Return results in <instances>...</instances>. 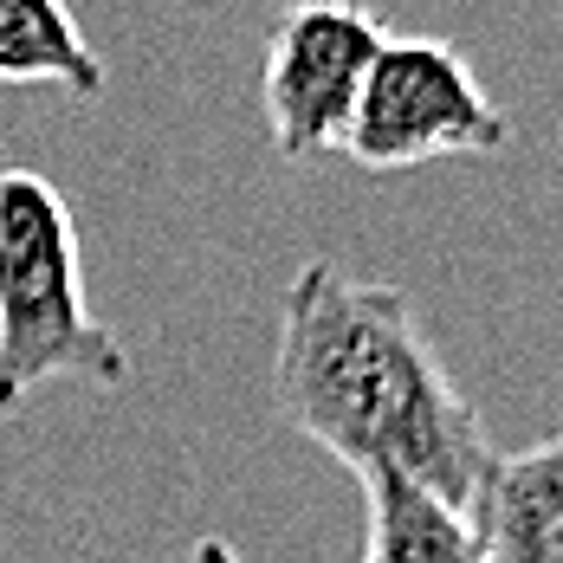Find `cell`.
I'll list each match as a JSON object with an SVG mask.
<instances>
[{
    "label": "cell",
    "mask_w": 563,
    "mask_h": 563,
    "mask_svg": "<svg viewBox=\"0 0 563 563\" xmlns=\"http://www.w3.org/2000/svg\"><path fill=\"white\" fill-rule=\"evenodd\" d=\"M273 408L356 479H408L460 518L493 466L486 415L460 395L415 305L331 260H305L285 285Z\"/></svg>",
    "instance_id": "cell-1"
},
{
    "label": "cell",
    "mask_w": 563,
    "mask_h": 563,
    "mask_svg": "<svg viewBox=\"0 0 563 563\" xmlns=\"http://www.w3.org/2000/svg\"><path fill=\"white\" fill-rule=\"evenodd\" d=\"M136 376L130 343L85 305L78 221L53 181L26 163L0 169V421L33 389L85 383L117 395Z\"/></svg>",
    "instance_id": "cell-2"
},
{
    "label": "cell",
    "mask_w": 563,
    "mask_h": 563,
    "mask_svg": "<svg viewBox=\"0 0 563 563\" xmlns=\"http://www.w3.org/2000/svg\"><path fill=\"white\" fill-rule=\"evenodd\" d=\"M506 143L511 117L493 104L466 53L448 40H383L338 156L369 175H401L441 156H499Z\"/></svg>",
    "instance_id": "cell-3"
},
{
    "label": "cell",
    "mask_w": 563,
    "mask_h": 563,
    "mask_svg": "<svg viewBox=\"0 0 563 563\" xmlns=\"http://www.w3.org/2000/svg\"><path fill=\"white\" fill-rule=\"evenodd\" d=\"M383 20L356 0H291L273 20L260 65V111L285 163L338 156L369 65L383 53Z\"/></svg>",
    "instance_id": "cell-4"
},
{
    "label": "cell",
    "mask_w": 563,
    "mask_h": 563,
    "mask_svg": "<svg viewBox=\"0 0 563 563\" xmlns=\"http://www.w3.org/2000/svg\"><path fill=\"white\" fill-rule=\"evenodd\" d=\"M466 525L486 563H563V428L525 453H493Z\"/></svg>",
    "instance_id": "cell-5"
},
{
    "label": "cell",
    "mask_w": 563,
    "mask_h": 563,
    "mask_svg": "<svg viewBox=\"0 0 563 563\" xmlns=\"http://www.w3.org/2000/svg\"><path fill=\"white\" fill-rule=\"evenodd\" d=\"M0 85H58L71 98H104L111 65L65 0H0Z\"/></svg>",
    "instance_id": "cell-6"
},
{
    "label": "cell",
    "mask_w": 563,
    "mask_h": 563,
    "mask_svg": "<svg viewBox=\"0 0 563 563\" xmlns=\"http://www.w3.org/2000/svg\"><path fill=\"white\" fill-rule=\"evenodd\" d=\"M363 563H486L473 525L408 479H363Z\"/></svg>",
    "instance_id": "cell-7"
},
{
    "label": "cell",
    "mask_w": 563,
    "mask_h": 563,
    "mask_svg": "<svg viewBox=\"0 0 563 563\" xmlns=\"http://www.w3.org/2000/svg\"><path fill=\"white\" fill-rule=\"evenodd\" d=\"M188 563H240V558H233V544H227V538H201V544L188 551Z\"/></svg>",
    "instance_id": "cell-8"
}]
</instances>
